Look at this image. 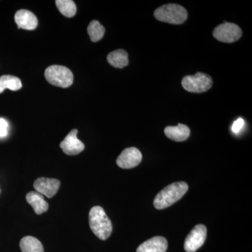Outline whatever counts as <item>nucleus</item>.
Instances as JSON below:
<instances>
[{"instance_id":"obj_1","label":"nucleus","mask_w":252,"mask_h":252,"mask_svg":"<svg viewBox=\"0 0 252 252\" xmlns=\"http://www.w3.org/2000/svg\"><path fill=\"white\" fill-rule=\"evenodd\" d=\"M189 186L185 182H174L165 187L154 198V205L157 210H163L180 200L188 191Z\"/></svg>"},{"instance_id":"obj_2","label":"nucleus","mask_w":252,"mask_h":252,"mask_svg":"<svg viewBox=\"0 0 252 252\" xmlns=\"http://www.w3.org/2000/svg\"><path fill=\"white\" fill-rule=\"evenodd\" d=\"M89 225L93 233L100 240H106L112 234V221L102 207L94 206L91 208L89 212Z\"/></svg>"},{"instance_id":"obj_3","label":"nucleus","mask_w":252,"mask_h":252,"mask_svg":"<svg viewBox=\"0 0 252 252\" xmlns=\"http://www.w3.org/2000/svg\"><path fill=\"white\" fill-rule=\"evenodd\" d=\"M154 16L158 21L173 25H180L185 23L188 17L187 10L177 4L163 5L154 11Z\"/></svg>"},{"instance_id":"obj_4","label":"nucleus","mask_w":252,"mask_h":252,"mask_svg":"<svg viewBox=\"0 0 252 252\" xmlns=\"http://www.w3.org/2000/svg\"><path fill=\"white\" fill-rule=\"evenodd\" d=\"M44 76L49 84L64 89L72 86L74 81L72 71L64 66L57 64L46 68Z\"/></svg>"},{"instance_id":"obj_5","label":"nucleus","mask_w":252,"mask_h":252,"mask_svg":"<svg viewBox=\"0 0 252 252\" xmlns=\"http://www.w3.org/2000/svg\"><path fill=\"white\" fill-rule=\"evenodd\" d=\"M213 81L210 76L202 72L195 75H188L183 78L182 85L186 91L195 94H201L211 89Z\"/></svg>"},{"instance_id":"obj_6","label":"nucleus","mask_w":252,"mask_h":252,"mask_svg":"<svg viewBox=\"0 0 252 252\" xmlns=\"http://www.w3.org/2000/svg\"><path fill=\"white\" fill-rule=\"evenodd\" d=\"M242 30L238 25L226 23L217 26L213 31V36L217 40L223 43H233L241 37Z\"/></svg>"},{"instance_id":"obj_7","label":"nucleus","mask_w":252,"mask_h":252,"mask_svg":"<svg viewBox=\"0 0 252 252\" xmlns=\"http://www.w3.org/2000/svg\"><path fill=\"white\" fill-rule=\"evenodd\" d=\"M207 238V228L205 225L198 224L195 225L189 233L185 241V251L195 252L203 246Z\"/></svg>"},{"instance_id":"obj_8","label":"nucleus","mask_w":252,"mask_h":252,"mask_svg":"<svg viewBox=\"0 0 252 252\" xmlns=\"http://www.w3.org/2000/svg\"><path fill=\"white\" fill-rule=\"evenodd\" d=\"M142 155L140 151L135 147L124 149L117 160L118 166L123 169L133 168L142 161Z\"/></svg>"},{"instance_id":"obj_9","label":"nucleus","mask_w":252,"mask_h":252,"mask_svg":"<svg viewBox=\"0 0 252 252\" xmlns=\"http://www.w3.org/2000/svg\"><path fill=\"white\" fill-rule=\"evenodd\" d=\"M77 129H73L60 144L63 152L67 155H77L85 149L84 144L77 138Z\"/></svg>"},{"instance_id":"obj_10","label":"nucleus","mask_w":252,"mask_h":252,"mask_svg":"<svg viewBox=\"0 0 252 252\" xmlns=\"http://www.w3.org/2000/svg\"><path fill=\"white\" fill-rule=\"evenodd\" d=\"M61 182L56 179L39 177L34 182V188L36 191L51 198L59 191Z\"/></svg>"},{"instance_id":"obj_11","label":"nucleus","mask_w":252,"mask_h":252,"mask_svg":"<svg viewBox=\"0 0 252 252\" xmlns=\"http://www.w3.org/2000/svg\"><path fill=\"white\" fill-rule=\"evenodd\" d=\"M14 18L19 29L22 28L26 31H34L37 27V18L35 15L28 10H18L15 14Z\"/></svg>"},{"instance_id":"obj_12","label":"nucleus","mask_w":252,"mask_h":252,"mask_svg":"<svg viewBox=\"0 0 252 252\" xmlns=\"http://www.w3.org/2000/svg\"><path fill=\"white\" fill-rule=\"evenodd\" d=\"M167 246L166 239L161 236L154 237L141 244L136 252H165Z\"/></svg>"},{"instance_id":"obj_13","label":"nucleus","mask_w":252,"mask_h":252,"mask_svg":"<svg viewBox=\"0 0 252 252\" xmlns=\"http://www.w3.org/2000/svg\"><path fill=\"white\" fill-rule=\"evenodd\" d=\"M164 132L170 140L183 142L189 138L190 131L188 126L179 124L177 126H167Z\"/></svg>"},{"instance_id":"obj_14","label":"nucleus","mask_w":252,"mask_h":252,"mask_svg":"<svg viewBox=\"0 0 252 252\" xmlns=\"http://www.w3.org/2000/svg\"><path fill=\"white\" fill-rule=\"evenodd\" d=\"M26 200L32 207L36 215H41L49 210V203L46 201L43 195L38 192H29L26 195Z\"/></svg>"},{"instance_id":"obj_15","label":"nucleus","mask_w":252,"mask_h":252,"mask_svg":"<svg viewBox=\"0 0 252 252\" xmlns=\"http://www.w3.org/2000/svg\"><path fill=\"white\" fill-rule=\"evenodd\" d=\"M107 61L112 67L122 69L128 64V56L124 50H116L107 56Z\"/></svg>"},{"instance_id":"obj_16","label":"nucleus","mask_w":252,"mask_h":252,"mask_svg":"<svg viewBox=\"0 0 252 252\" xmlns=\"http://www.w3.org/2000/svg\"><path fill=\"white\" fill-rule=\"evenodd\" d=\"M20 248L22 252H44L42 244L32 236H26L21 239Z\"/></svg>"},{"instance_id":"obj_17","label":"nucleus","mask_w":252,"mask_h":252,"mask_svg":"<svg viewBox=\"0 0 252 252\" xmlns=\"http://www.w3.org/2000/svg\"><path fill=\"white\" fill-rule=\"evenodd\" d=\"M22 88V83L19 78L11 75H3L0 77V94L5 89L13 91L20 90Z\"/></svg>"},{"instance_id":"obj_18","label":"nucleus","mask_w":252,"mask_h":252,"mask_svg":"<svg viewBox=\"0 0 252 252\" xmlns=\"http://www.w3.org/2000/svg\"><path fill=\"white\" fill-rule=\"evenodd\" d=\"M56 4L60 12L67 18H72L75 16L77 12V6L72 0H57Z\"/></svg>"},{"instance_id":"obj_19","label":"nucleus","mask_w":252,"mask_h":252,"mask_svg":"<svg viewBox=\"0 0 252 252\" xmlns=\"http://www.w3.org/2000/svg\"><path fill=\"white\" fill-rule=\"evenodd\" d=\"M104 32L105 29L97 21H91L88 27V33L93 42H97L101 40L104 36Z\"/></svg>"},{"instance_id":"obj_20","label":"nucleus","mask_w":252,"mask_h":252,"mask_svg":"<svg viewBox=\"0 0 252 252\" xmlns=\"http://www.w3.org/2000/svg\"><path fill=\"white\" fill-rule=\"evenodd\" d=\"M245 126V121L243 120L242 118H239L237 119L234 123H233V126H232V131L235 134H238L240 132V131L242 130L243 126Z\"/></svg>"},{"instance_id":"obj_21","label":"nucleus","mask_w":252,"mask_h":252,"mask_svg":"<svg viewBox=\"0 0 252 252\" xmlns=\"http://www.w3.org/2000/svg\"><path fill=\"white\" fill-rule=\"evenodd\" d=\"M8 122L4 119H0V137H6L8 134Z\"/></svg>"},{"instance_id":"obj_22","label":"nucleus","mask_w":252,"mask_h":252,"mask_svg":"<svg viewBox=\"0 0 252 252\" xmlns=\"http://www.w3.org/2000/svg\"><path fill=\"white\" fill-rule=\"evenodd\" d=\"M0 193H1V189H0Z\"/></svg>"}]
</instances>
